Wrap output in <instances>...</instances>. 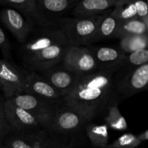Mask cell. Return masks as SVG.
Listing matches in <instances>:
<instances>
[{"label":"cell","mask_w":148,"mask_h":148,"mask_svg":"<svg viewBox=\"0 0 148 148\" xmlns=\"http://www.w3.org/2000/svg\"><path fill=\"white\" fill-rule=\"evenodd\" d=\"M84 132L94 147L104 148L108 145V127L106 124H98L89 121L85 125Z\"/></svg>","instance_id":"19"},{"label":"cell","mask_w":148,"mask_h":148,"mask_svg":"<svg viewBox=\"0 0 148 148\" xmlns=\"http://www.w3.org/2000/svg\"><path fill=\"white\" fill-rule=\"evenodd\" d=\"M62 64L79 76L89 75L99 70L92 51L86 46H69Z\"/></svg>","instance_id":"6"},{"label":"cell","mask_w":148,"mask_h":148,"mask_svg":"<svg viewBox=\"0 0 148 148\" xmlns=\"http://www.w3.org/2000/svg\"><path fill=\"white\" fill-rule=\"evenodd\" d=\"M51 137L52 139L51 148H74L75 145V140L54 137L52 135H51Z\"/></svg>","instance_id":"29"},{"label":"cell","mask_w":148,"mask_h":148,"mask_svg":"<svg viewBox=\"0 0 148 148\" xmlns=\"http://www.w3.org/2000/svg\"><path fill=\"white\" fill-rule=\"evenodd\" d=\"M89 121L82 114L62 103L55 110L46 130L54 137L74 140L77 134L84 131Z\"/></svg>","instance_id":"4"},{"label":"cell","mask_w":148,"mask_h":148,"mask_svg":"<svg viewBox=\"0 0 148 148\" xmlns=\"http://www.w3.org/2000/svg\"><path fill=\"white\" fill-rule=\"evenodd\" d=\"M127 0H82L72 9L75 17H86L103 15L116 7L127 2Z\"/></svg>","instance_id":"14"},{"label":"cell","mask_w":148,"mask_h":148,"mask_svg":"<svg viewBox=\"0 0 148 148\" xmlns=\"http://www.w3.org/2000/svg\"><path fill=\"white\" fill-rule=\"evenodd\" d=\"M137 138L139 139V140L141 142V143H143V142H145V141H147V140H148V131L147 130H145L144 132L141 133L140 134L137 135Z\"/></svg>","instance_id":"30"},{"label":"cell","mask_w":148,"mask_h":148,"mask_svg":"<svg viewBox=\"0 0 148 148\" xmlns=\"http://www.w3.org/2000/svg\"><path fill=\"white\" fill-rule=\"evenodd\" d=\"M79 1L74 0H37V4L42 14L53 24L62 19V15L73 9Z\"/></svg>","instance_id":"17"},{"label":"cell","mask_w":148,"mask_h":148,"mask_svg":"<svg viewBox=\"0 0 148 148\" xmlns=\"http://www.w3.org/2000/svg\"><path fill=\"white\" fill-rule=\"evenodd\" d=\"M4 111L12 132L27 134L43 128L33 115L16 106L10 99L4 100Z\"/></svg>","instance_id":"9"},{"label":"cell","mask_w":148,"mask_h":148,"mask_svg":"<svg viewBox=\"0 0 148 148\" xmlns=\"http://www.w3.org/2000/svg\"><path fill=\"white\" fill-rule=\"evenodd\" d=\"M89 48L96 59L99 70L116 69L127 56V53L120 48L111 46Z\"/></svg>","instance_id":"16"},{"label":"cell","mask_w":148,"mask_h":148,"mask_svg":"<svg viewBox=\"0 0 148 148\" xmlns=\"http://www.w3.org/2000/svg\"><path fill=\"white\" fill-rule=\"evenodd\" d=\"M2 144L7 148H31L22 133L11 132L4 137Z\"/></svg>","instance_id":"25"},{"label":"cell","mask_w":148,"mask_h":148,"mask_svg":"<svg viewBox=\"0 0 148 148\" xmlns=\"http://www.w3.org/2000/svg\"><path fill=\"white\" fill-rule=\"evenodd\" d=\"M0 20L12 33L19 44L25 41L36 27L19 12L12 8H4L0 11Z\"/></svg>","instance_id":"12"},{"label":"cell","mask_w":148,"mask_h":148,"mask_svg":"<svg viewBox=\"0 0 148 148\" xmlns=\"http://www.w3.org/2000/svg\"><path fill=\"white\" fill-rule=\"evenodd\" d=\"M0 50L2 53L3 59L12 60V46L2 29L0 27Z\"/></svg>","instance_id":"28"},{"label":"cell","mask_w":148,"mask_h":148,"mask_svg":"<svg viewBox=\"0 0 148 148\" xmlns=\"http://www.w3.org/2000/svg\"><path fill=\"white\" fill-rule=\"evenodd\" d=\"M69 46L56 26L35 27L24 43L19 44L17 55L27 72H43L62 63Z\"/></svg>","instance_id":"2"},{"label":"cell","mask_w":148,"mask_h":148,"mask_svg":"<svg viewBox=\"0 0 148 148\" xmlns=\"http://www.w3.org/2000/svg\"><path fill=\"white\" fill-rule=\"evenodd\" d=\"M0 148H7L6 146H4L3 144H0Z\"/></svg>","instance_id":"31"},{"label":"cell","mask_w":148,"mask_h":148,"mask_svg":"<svg viewBox=\"0 0 148 148\" xmlns=\"http://www.w3.org/2000/svg\"><path fill=\"white\" fill-rule=\"evenodd\" d=\"M118 104L111 106L104 115L103 119L107 127L117 131H124L127 129L125 119L119 109Z\"/></svg>","instance_id":"24"},{"label":"cell","mask_w":148,"mask_h":148,"mask_svg":"<svg viewBox=\"0 0 148 148\" xmlns=\"http://www.w3.org/2000/svg\"><path fill=\"white\" fill-rule=\"evenodd\" d=\"M111 12L103 14L96 33L94 36L92 43L115 38L119 21L111 14Z\"/></svg>","instance_id":"20"},{"label":"cell","mask_w":148,"mask_h":148,"mask_svg":"<svg viewBox=\"0 0 148 148\" xmlns=\"http://www.w3.org/2000/svg\"><path fill=\"white\" fill-rule=\"evenodd\" d=\"M4 100L5 99H4V97L0 95V144H2L3 139L7 134L12 132L11 130V127L7 122L5 114H4Z\"/></svg>","instance_id":"27"},{"label":"cell","mask_w":148,"mask_h":148,"mask_svg":"<svg viewBox=\"0 0 148 148\" xmlns=\"http://www.w3.org/2000/svg\"><path fill=\"white\" fill-rule=\"evenodd\" d=\"M147 85V63L138 66L118 81L114 82L116 96L119 103L145 90Z\"/></svg>","instance_id":"7"},{"label":"cell","mask_w":148,"mask_h":148,"mask_svg":"<svg viewBox=\"0 0 148 148\" xmlns=\"http://www.w3.org/2000/svg\"><path fill=\"white\" fill-rule=\"evenodd\" d=\"M141 144L136 135L129 133L119 137L111 144L108 145L106 148H136Z\"/></svg>","instance_id":"26"},{"label":"cell","mask_w":148,"mask_h":148,"mask_svg":"<svg viewBox=\"0 0 148 148\" xmlns=\"http://www.w3.org/2000/svg\"><path fill=\"white\" fill-rule=\"evenodd\" d=\"M148 62V50L142 49L127 54L116 70L113 81L116 82L126 75L131 72L138 66L147 64Z\"/></svg>","instance_id":"18"},{"label":"cell","mask_w":148,"mask_h":148,"mask_svg":"<svg viewBox=\"0 0 148 148\" xmlns=\"http://www.w3.org/2000/svg\"><path fill=\"white\" fill-rule=\"evenodd\" d=\"M103 15L86 17H63L57 25L63 33L69 46H88L94 36Z\"/></svg>","instance_id":"3"},{"label":"cell","mask_w":148,"mask_h":148,"mask_svg":"<svg viewBox=\"0 0 148 148\" xmlns=\"http://www.w3.org/2000/svg\"><path fill=\"white\" fill-rule=\"evenodd\" d=\"M52 86L56 88L62 98L73 90L80 76L65 67L62 63L39 72Z\"/></svg>","instance_id":"11"},{"label":"cell","mask_w":148,"mask_h":148,"mask_svg":"<svg viewBox=\"0 0 148 148\" xmlns=\"http://www.w3.org/2000/svg\"><path fill=\"white\" fill-rule=\"evenodd\" d=\"M23 93L30 94L54 103L63 102L60 92L38 72L26 71Z\"/></svg>","instance_id":"10"},{"label":"cell","mask_w":148,"mask_h":148,"mask_svg":"<svg viewBox=\"0 0 148 148\" xmlns=\"http://www.w3.org/2000/svg\"><path fill=\"white\" fill-rule=\"evenodd\" d=\"M104 148H106V147H104Z\"/></svg>","instance_id":"32"},{"label":"cell","mask_w":148,"mask_h":148,"mask_svg":"<svg viewBox=\"0 0 148 148\" xmlns=\"http://www.w3.org/2000/svg\"><path fill=\"white\" fill-rule=\"evenodd\" d=\"M111 14L119 21L140 20L148 24V5L143 1H130L113 9Z\"/></svg>","instance_id":"15"},{"label":"cell","mask_w":148,"mask_h":148,"mask_svg":"<svg viewBox=\"0 0 148 148\" xmlns=\"http://www.w3.org/2000/svg\"><path fill=\"white\" fill-rule=\"evenodd\" d=\"M0 7L17 10L36 27L56 26L49 21L39 10L37 0H0Z\"/></svg>","instance_id":"13"},{"label":"cell","mask_w":148,"mask_h":148,"mask_svg":"<svg viewBox=\"0 0 148 148\" xmlns=\"http://www.w3.org/2000/svg\"><path fill=\"white\" fill-rule=\"evenodd\" d=\"M116 70H98L80 76L73 90L63 97L62 101L90 121L104 116L111 106L119 104L113 81Z\"/></svg>","instance_id":"1"},{"label":"cell","mask_w":148,"mask_h":148,"mask_svg":"<svg viewBox=\"0 0 148 148\" xmlns=\"http://www.w3.org/2000/svg\"><path fill=\"white\" fill-rule=\"evenodd\" d=\"M10 100L16 106L33 115L45 130H47L55 110L63 103L52 102L27 93L18 94Z\"/></svg>","instance_id":"5"},{"label":"cell","mask_w":148,"mask_h":148,"mask_svg":"<svg viewBox=\"0 0 148 148\" xmlns=\"http://www.w3.org/2000/svg\"><path fill=\"white\" fill-rule=\"evenodd\" d=\"M119 48L127 54L133 53L138 50L147 49V34L141 36H127L120 39Z\"/></svg>","instance_id":"22"},{"label":"cell","mask_w":148,"mask_h":148,"mask_svg":"<svg viewBox=\"0 0 148 148\" xmlns=\"http://www.w3.org/2000/svg\"><path fill=\"white\" fill-rule=\"evenodd\" d=\"M23 134L31 148H51V137L44 128Z\"/></svg>","instance_id":"23"},{"label":"cell","mask_w":148,"mask_h":148,"mask_svg":"<svg viewBox=\"0 0 148 148\" xmlns=\"http://www.w3.org/2000/svg\"><path fill=\"white\" fill-rule=\"evenodd\" d=\"M25 70L20 69L12 60L0 59V90L4 99L23 93Z\"/></svg>","instance_id":"8"},{"label":"cell","mask_w":148,"mask_h":148,"mask_svg":"<svg viewBox=\"0 0 148 148\" xmlns=\"http://www.w3.org/2000/svg\"><path fill=\"white\" fill-rule=\"evenodd\" d=\"M148 24L140 20H130L119 21L116 32V38H122L127 36H141L147 34Z\"/></svg>","instance_id":"21"}]
</instances>
